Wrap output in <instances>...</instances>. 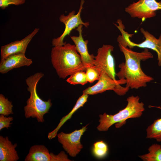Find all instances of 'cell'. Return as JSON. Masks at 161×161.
Here are the masks:
<instances>
[{
	"label": "cell",
	"instance_id": "21",
	"mask_svg": "<svg viewBox=\"0 0 161 161\" xmlns=\"http://www.w3.org/2000/svg\"><path fill=\"white\" fill-rule=\"evenodd\" d=\"M108 149L106 144L103 141H101L96 142L94 144L93 152L96 157L102 158L106 155Z\"/></svg>",
	"mask_w": 161,
	"mask_h": 161
},
{
	"label": "cell",
	"instance_id": "15",
	"mask_svg": "<svg viewBox=\"0 0 161 161\" xmlns=\"http://www.w3.org/2000/svg\"><path fill=\"white\" fill-rule=\"evenodd\" d=\"M52 152L49 153L44 145H35L31 146L25 161H52Z\"/></svg>",
	"mask_w": 161,
	"mask_h": 161
},
{
	"label": "cell",
	"instance_id": "17",
	"mask_svg": "<svg viewBox=\"0 0 161 161\" xmlns=\"http://www.w3.org/2000/svg\"><path fill=\"white\" fill-rule=\"evenodd\" d=\"M155 107L161 109L160 106ZM146 131V138L154 139L158 142H161V118L155 120L148 127Z\"/></svg>",
	"mask_w": 161,
	"mask_h": 161
},
{
	"label": "cell",
	"instance_id": "14",
	"mask_svg": "<svg viewBox=\"0 0 161 161\" xmlns=\"http://www.w3.org/2000/svg\"><path fill=\"white\" fill-rule=\"evenodd\" d=\"M17 144H13L8 137L0 136V161H17L19 157L16 150Z\"/></svg>",
	"mask_w": 161,
	"mask_h": 161
},
{
	"label": "cell",
	"instance_id": "18",
	"mask_svg": "<svg viewBox=\"0 0 161 161\" xmlns=\"http://www.w3.org/2000/svg\"><path fill=\"white\" fill-rule=\"evenodd\" d=\"M148 153L140 155L139 157L143 161H161V145L154 144L148 148Z\"/></svg>",
	"mask_w": 161,
	"mask_h": 161
},
{
	"label": "cell",
	"instance_id": "13",
	"mask_svg": "<svg viewBox=\"0 0 161 161\" xmlns=\"http://www.w3.org/2000/svg\"><path fill=\"white\" fill-rule=\"evenodd\" d=\"M32 63V60L27 58L25 53L13 54L1 60L0 72L3 74H5L15 68L24 66H29Z\"/></svg>",
	"mask_w": 161,
	"mask_h": 161
},
{
	"label": "cell",
	"instance_id": "19",
	"mask_svg": "<svg viewBox=\"0 0 161 161\" xmlns=\"http://www.w3.org/2000/svg\"><path fill=\"white\" fill-rule=\"evenodd\" d=\"M66 81L71 84H80L83 85L88 82L86 72L84 71L76 72L70 75L67 79Z\"/></svg>",
	"mask_w": 161,
	"mask_h": 161
},
{
	"label": "cell",
	"instance_id": "20",
	"mask_svg": "<svg viewBox=\"0 0 161 161\" xmlns=\"http://www.w3.org/2000/svg\"><path fill=\"white\" fill-rule=\"evenodd\" d=\"M13 106L7 98L2 94H0V114L7 116L13 114Z\"/></svg>",
	"mask_w": 161,
	"mask_h": 161
},
{
	"label": "cell",
	"instance_id": "7",
	"mask_svg": "<svg viewBox=\"0 0 161 161\" xmlns=\"http://www.w3.org/2000/svg\"><path fill=\"white\" fill-rule=\"evenodd\" d=\"M84 2V0H81L79 9L76 14H75V11L73 10L67 15L64 14L60 15L59 20L64 24L65 28L60 36L52 40V43L54 47L62 46L66 44V42H64L65 37L69 35L73 29L77 28L80 25L82 24L86 28L89 25V22H83L81 18V13Z\"/></svg>",
	"mask_w": 161,
	"mask_h": 161
},
{
	"label": "cell",
	"instance_id": "8",
	"mask_svg": "<svg viewBox=\"0 0 161 161\" xmlns=\"http://www.w3.org/2000/svg\"><path fill=\"white\" fill-rule=\"evenodd\" d=\"M114 47L110 45H103L97 50V55L95 56L94 65L101 74L106 73L111 78L116 80L115 62L112 54Z\"/></svg>",
	"mask_w": 161,
	"mask_h": 161
},
{
	"label": "cell",
	"instance_id": "5",
	"mask_svg": "<svg viewBox=\"0 0 161 161\" xmlns=\"http://www.w3.org/2000/svg\"><path fill=\"white\" fill-rule=\"evenodd\" d=\"M116 22L118 25L115 24H114L121 34L117 38L118 44L125 47H128L130 49L137 47L140 48L150 49L155 51L157 55L158 66H161V34L158 38H157L148 31L145 30L143 28H141L140 32L144 36L145 40L140 43H135L132 41L130 38L134 34H129L125 30V26L121 20L118 19Z\"/></svg>",
	"mask_w": 161,
	"mask_h": 161
},
{
	"label": "cell",
	"instance_id": "12",
	"mask_svg": "<svg viewBox=\"0 0 161 161\" xmlns=\"http://www.w3.org/2000/svg\"><path fill=\"white\" fill-rule=\"evenodd\" d=\"M83 25H80L76 29L78 32V36H71L70 38L75 44L76 50L80 56L84 65L88 66L94 65L95 56L89 53L87 45L88 41H84L82 35Z\"/></svg>",
	"mask_w": 161,
	"mask_h": 161
},
{
	"label": "cell",
	"instance_id": "11",
	"mask_svg": "<svg viewBox=\"0 0 161 161\" xmlns=\"http://www.w3.org/2000/svg\"><path fill=\"white\" fill-rule=\"evenodd\" d=\"M39 30V28H35L30 34L21 40H17L1 46V60L13 54H25L29 44Z\"/></svg>",
	"mask_w": 161,
	"mask_h": 161
},
{
	"label": "cell",
	"instance_id": "24",
	"mask_svg": "<svg viewBox=\"0 0 161 161\" xmlns=\"http://www.w3.org/2000/svg\"><path fill=\"white\" fill-rule=\"evenodd\" d=\"M25 2V0H0V7L4 9L10 4L18 5L23 4Z\"/></svg>",
	"mask_w": 161,
	"mask_h": 161
},
{
	"label": "cell",
	"instance_id": "10",
	"mask_svg": "<svg viewBox=\"0 0 161 161\" xmlns=\"http://www.w3.org/2000/svg\"><path fill=\"white\" fill-rule=\"evenodd\" d=\"M98 80L95 84L83 90V93L94 95L103 93L107 90H112L117 94L123 88L121 85L126 83L125 79L114 80L105 72L101 74Z\"/></svg>",
	"mask_w": 161,
	"mask_h": 161
},
{
	"label": "cell",
	"instance_id": "16",
	"mask_svg": "<svg viewBox=\"0 0 161 161\" xmlns=\"http://www.w3.org/2000/svg\"><path fill=\"white\" fill-rule=\"evenodd\" d=\"M88 95L83 93L77 100L75 104L72 109L67 115L63 117L60 121V122L56 128L52 132L49 134L48 137L49 139H52L55 137L57 133L62 125L68 120L70 119L72 115L78 109L83 107L86 102L88 97Z\"/></svg>",
	"mask_w": 161,
	"mask_h": 161
},
{
	"label": "cell",
	"instance_id": "1",
	"mask_svg": "<svg viewBox=\"0 0 161 161\" xmlns=\"http://www.w3.org/2000/svg\"><path fill=\"white\" fill-rule=\"evenodd\" d=\"M118 46L124 56L125 62L119 65L120 70L116 75L119 79H125L126 86L129 88L138 89L146 87L147 83L154 79L144 72L141 68L140 63L141 61H145L153 58V55L147 48L141 52H137L120 44H118Z\"/></svg>",
	"mask_w": 161,
	"mask_h": 161
},
{
	"label": "cell",
	"instance_id": "26",
	"mask_svg": "<svg viewBox=\"0 0 161 161\" xmlns=\"http://www.w3.org/2000/svg\"></svg>",
	"mask_w": 161,
	"mask_h": 161
},
{
	"label": "cell",
	"instance_id": "9",
	"mask_svg": "<svg viewBox=\"0 0 161 161\" xmlns=\"http://www.w3.org/2000/svg\"><path fill=\"white\" fill-rule=\"evenodd\" d=\"M88 125L78 130L69 133L61 132L57 134L58 141L62 144L64 149L72 157H75L83 148L80 142L82 136L87 129Z\"/></svg>",
	"mask_w": 161,
	"mask_h": 161
},
{
	"label": "cell",
	"instance_id": "2",
	"mask_svg": "<svg viewBox=\"0 0 161 161\" xmlns=\"http://www.w3.org/2000/svg\"><path fill=\"white\" fill-rule=\"evenodd\" d=\"M51 62L60 78L80 71H86L87 67L83 63L75 46L69 43L60 46L54 47L51 52Z\"/></svg>",
	"mask_w": 161,
	"mask_h": 161
},
{
	"label": "cell",
	"instance_id": "23",
	"mask_svg": "<svg viewBox=\"0 0 161 161\" xmlns=\"http://www.w3.org/2000/svg\"><path fill=\"white\" fill-rule=\"evenodd\" d=\"M13 119L12 117L9 116L7 117L2 114L0 115V130H1L4 128L8 129L11 127L10 125L12 124L11 122Z\"/></svg>",
	"mask_w": 161,
	"mask_h": 161
},
{
	"label": "cell",
	"instance_id": "22",
	"mask_svg": "<svg viewBox=\"0 0 161 161\" xmlns=\"http://www.w3.org/2000/svg\"><path fill=\"white\" fill-rule=\"evenodd\" d=\"M86 71L87 81L91 83L98 80L101 74L99 69L94 65L88 66Z\"/></svg>",
	"mask_w": 161,
	"mask_h": 161
},
{
	"label": "cell",
	"instance_id": "3",
	"mask_svg": "<svg viewBox=\"0 0 161 161\" xmlns=\"http://www.w3.org/2000/svg\"><path fill=\"white\" fill-rule=\"evenodd\" d=\"M140 99L139 96L132 95L127 98V104L125 108L117 113L114 115H109L106 113L100 114L99 124L97 127V130L100 131H107L114 124L116 128H119L128 119L140 117L145 109L144 103L140 102Z\"/></svg>",
	"mask_w": 161,
	"mask_h": 161
},
{
	"label": "cell",
	"instance_id": "4",
	"mask_svg": "<svg viewBox=\"0 0 161 161\" xmlns=\"http://www.w3.org/2000/svg\"><path fill=\"white\" fill-rule=\"evenodd\" d=\"M44 76L41 72H38L25 79L27 90L30 95L26 101L27 105L24 107V115L26 118H35L38 122H44V114L49 112L52 105L50 99L44 101L38 96L36 90L38 81Z\"/></svg>",
	"mask_w": 161,
	"mask_h": 161
},
{
	"label": "cell",
	"instance_id": "25",
	"mask_svg": "<svg viewBox=\"0 0 161 161\" xmlns=\"http://www.w3.org/2000/svg\"><path fill=\"white\" fill-rule=\"evenodd\" d=\"M68 155L63 151H61L58 154L52 153V161H70Z\"/></svg>",
	"mask_w": 161,
	"mask_h": 161
},
{
	"label": "cell",
	"instance_id": "6",
	"mask_svg": "<svg viewBox=\"0 0 161 161\" xmlns=\"http://www.w3.org/2000/svg\"><path fill=\"white\" fill-rule=\"evenodd\" d=\"M161 10V1L156 0H139L133 2L125 8V11L133 18H137L143 21L155 16L156 11Z\"/></svg>",
	"mask_w": 161,
	"mask_h": 161
}]
</instances>
